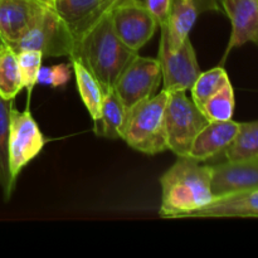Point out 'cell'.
<instances>
[{"label": "cell", "mask_w": 258, "mask_h": 258, "mask_svg": "<svg viewBox=\"0 0 258 258\" xmlns=\"http://www.w3.org/2000/svg\"><path fill=\"white\" fill-rule=\"evenodd\" d=\"M188 218H258V189L219 197Z\"/></svg>", "instance_id": "obj_15"}, {"label": "cell", "mask_w": 258, "mask_h": 258, "mask_svg": "<svg viewBox=\"0 0 258 258\" xmlns=\"http://www.w3.org/2000/svg\"><path fill=\"white\" fill-rule=\"evenodd\" d=\"M222 10L232 24L223 60L234 48L252 42L258 44V0H221Z\"/></svg>", "instance_id": "obj_11"}, {"label": "cell", "mask_w": 258, "mask_h": 258, "mask_svg": "<svg viewBox=\"0 0 258 258\" xmlns=\"http://www.w3.org/2000/svg\"><path fill=\"white\" fill-rule=\"evenodd\" d=\"M163 76L158 58L143 57L138 53L122 71L113 90L125 107L130 110L141 101L155 96Z\"/></svg>", "instance_id": "obj_7"}, {"label": "cell", "mask_w": 258, "mask_h": 258, "mask_svg": "<svg viewBox=\"0 0 258 258\" xmlns=\"http://www.w3.org/2000/svg\"><path fill=\"white\" fill-rule=\"evenodd\" d=\"M24 88L18 54L8 44L0 45V96L14 100Z\"/></svg>", "instance_id": "obj_20"}, {"label": "cell", "mask_w": 258, "mask_h": 258, "mask_svg": "<svg viewBox=\"0 0 258 258\" xmlns=\"http://www.w3.org/2000/svg\"><path fill=\"white\" fill-rule=\"evenodd\" d=\"M234 106V90L229 81L204 103L201 111L208 121H227L233 117Z\"/></svg>", "instance_id": "obj_23"}, {"label": "cell", "mask_w": 258, "mask_h": 258, "mask_svg": "<svg viewBox=\"0 0 258 258\" xmlns=\"http://www.w3.org/2000/svg\"><path fill=\"white\" fill-rule=\"evenodd\" d=\"M168 98L169 92L163 88L155 96L128 110L122 140L131 149L146 155H156L168 150L165 134Z\"/></svg>", "instance_id": "obj_3"}, {"label": "cell", "mask_w": 258, "mask_h": 258, "mask_svg": "<svg viewBox=\"0 0 258 258\" xmlns=\"http://www.w3.org/2000/svg\"><path fill=\"white\" fill-rule=\"evenodd\" d=\"M47 138L43 135L39 125L33 117L29 105L24 111L17 110L13 106L10 112L8 151L10 175L15 183L23 169L42 153Z\"/></svg>", "instance_id": "obj_6"}, {"label": "cell", "mask_w": 258, "mask_h": 258, "mask_svg": "<svg viewBox=\"0 0 258 258\" xmlns=\"http://www.w3.org/2000/svg\"><path fill=\"white\" fill-rule=\"evenodd\" d=\"M199 13L206 12H223L221 0H196Z\"/></svg>", "instance_id": "obj_27"}, {"label": "cell", "mask_w": 258, "mask_h": 258, "mask_svg": "<svg viewBox=\"0 0 258 258\" xmlns=\"http://www.w3.org/2000/svg\"><path fill=\"white\" fill-rule=\"evenodd\" d=\"M239 126L241 122L233 120L209 121L193 140L188 158L199 163L216 158L233 141Z\"/></svg>", "instance_id": "obj_14"}, {"label": "cell", "mask_w": 258, "mask_h": 258, "mask_svg": "<svg viewBox=\"0 0 258 258\" xmlns=\"http://www.w3.org/2000/svg\"><path fill=\"white\" fill-rule=\"evenodd\" d=\"M228 161L258 158V120L241 122L236 138L223 151Z\"/></svg>", "instance_id": "obj_21"}, {"label": "cell", "mask_w": 258, "mask_h": 258, "mask_svg": "<svg viewBox=\"0 0 258 258\" xmlns=\"http://www.w3.org/2000/svg\"><path fill=\"white\" fill-rule=\"evenodd\" d=\"M136 54L117 37L108 12L76 39L70 59L80 60L106 92L115 88L122 71Z\"/></svg>", "instance_id": "obj_1"}, {"label": "cell", "mask_w": 258, "mask_h": 258, "mask_svg": "<svg viewBox=\"0 0 258 258\" xmlns=\"http://www.w3.org/2000/svg\"><path fill=\"white\" fill-rule=\"evenodd\" d=\"M0 42H2V39H0ZM2 43H3V42H2Z\"/></svg>", "instance_id": "obj_32"}, {"label": "cell", "mask_w": 258, "mask_h": 258, "mask_svg": "<svg viewBox=\"0 0 258 258\" xmlns=\"http://www.w3.org/2000/svg\"><path fill=\"white\" fill-rule=\"evenodd\" d=\"M72 63L73 73L76 77L77 91L80 92L82 102L85 103L88 113L93 121L98 120L101 115V106H102L105 90L101 83L96 80L95 76L77 59H70Z\"/></svg>", "instance_id": "obj_18"}, {"label": "cell", "mask_w": 258, "mask_h": 258, "mask_svg": "<svg viewBox=\"0 0 258 258\" xmlns=\"http://www.w3.org/2000/svg\"><path fill=\"white\" fill-rule=\"evenodd\" d=\"M72 72V63H59V64L52 66V88L64 87L68 83V81L71 80Z\"/></svg>", "instance_id": "obj_26"}, {"label": "cell", "mask_w": 258, "mask_h": 258, "mask_svg": "<svg viewBox=\"0 0 258 258\" xmlns=\"http://www.w3.org/2000/svg\"><path fill=\"white\" fill-rule=\"evenodd\" d=\"M208 122L193 100L186 96V91L169 92L165 108L168 150L173 151L178 158L188 156L193 140Z\"/></svg>", "instance_id": "obj_5"}, {"label": "cell", "mask_w": 258, "mask_h": 258, "mask_svg": "<svg viewBox=\"0 0 258 258\" xmlns=\"http://www.w3.org/2000/svg\"><path fill=\"white\" fill-rule=\"evenodd\" d=\"M158 59L160 62L164 90L168 92L190 90L201 75L190 38H188L179 48L173 49L169 45L165 35L160 32Z\"/></svg>", "instance_id": "obj_8"}, {"label": "cell", "mask_w": 258, "mask_h": 258, "mask_svg": "<svg viewBox=\"0 0 258 258\" xmlns=\"http://www.w3.org/2000/svg\"><path fill=\"white\" fill-rule=\"evenodd\" d=\"M44 2H48L50 5H52V0H44Z\"/></svg>", "instance_id": "obj_30"}, {"label": "cell", "mask_w": 258, "mask_h": 258, "mask_svg": "<svg viewBox=\"0 0 258 258\" xmlns=\"http://www.w3.org/2000/svg\"><path fill=\"white\" fill-rule=\"evenodd\" d=\"M75 37L52 5L45 8L25 29L17 42L9 47L15 53L38 50L44 57H71Z\"/></svg>", "instance_id": "obj_4"}, {"label": "cell", "mask_w": 258, "mask_h": 258, "mask_svg": "<svg viewBox=\"0 0 258 258\" xmlns=\"http://www.w3.org/2000/svg\"><path fill=\"white\" fill-rule=\"evenodd\" d=\"M123 2H126V0H113V4H115V7H116V5L120 4V3H123ZM115 7H113V8H115Z\"/></svg>", "instance_id": "obj_29"}, {"label": "cell", "mask_w": 258, "mask_h": 258, "mask_svg": "<svg viewBox=\"0 0 258 258\" xmlns=\"http://www.w3.org/2000/svg\"><path fill=\"white\" fill-rule=\"evenodd\" d=\"M2 44H3V43H2V42H0V45H2Z\"/></svg>", "instance_id": "obj_31"}, {"label": "cell", "mask_w": 258, "mask_h": 258, "mask_svg": "<svg viewBox=\"0 0 258 258\" xmlns=\"http://www.w3.org/2000/svg\"><path fill=\"white\" fill-rule=\"evenodd\" d=\"M14 100H5L0 96V188L5 201H9L15 189V181L12 179L9 170V143L10 112L14 106Z\"/></svg>", "instance_id": "obj_19"}, {"label": "cell", "mask_w": 258, "mask_h": 258, "mask_svg": "<svg viewBox=\"0 0 258 258\" xmlns=\"http://www.w3.org/2000/svg\"><path fill=\"white\" fill-rule=\"evenodd\" d=\"M113 7V0H52V8L70 28L75 40Z\"/></svg>", "instance_id": "obj_13"}, {"label": "cell", "mask_w": 258, "mask_h": 258, "mask_svg": "<svg viewBox=\"0 0 258 258\" xmlns=\"http://www.w3.org/2000/svg\"><path fill=\"white\" fill-rule=\"evenodd\" d=\"M113 29L121 42L138 52L154 37L159 24L155 18L138 0H126L111 10Z\"/></svg>", "instance_id": "obj_9"}, {"label": "cell", "mask_w": 258, "mask_h": 258, "mask_svg": "<svg viewBox=\"0 0 258 258\" xmlns=\"http://www.w3.org/2000/svg\"><path fill=\"white\" fill-rule=\"evenodd\" d=\"M20 73H22L23 85L28 91V105L34 86L37 85L38 72L42 67L43 54L38 50H22L17 53Z\"/></svg>", "instance_id": "obj_24"}, {"label": "cell", "mask_w": 258, "mask_h": 258, "mask_svg": "<svg viewBox=\"0 0 258 258\" xmlns=\"http://www.w3.org/2000/svg\"><path fill=\"white\" fill-rule=\"evenodd\" d=\"M138 2L153 14V17L158 22L159 27L165 24L169 13H170L173 0H138Z\"/></svg>", "instance_id": "obj_25"}, {"label": "cell", "mask_w": 258, "mask_h": 258, "mask_svg": "<svg viewBox=\"0 0 258 258\" xmlns=\"http://www.w3.org/2000/svg\"><path fill=\"white\" fill-rule=\"evenodd\" d=\"M212 193L214 198L258 189V158L212 165Z\"/></svg>", "instance_id": "obj_10"}, {"label": "cell", "mask_w": 258, "mask_h": 258, "mask_svg": "<svg viewBox=\"0 0 258 258\" xmlns=\"http://www.w3.org/2000/svg\"><path fill=\"white\" fill-rule=\"evenodd\" d=\"M229 81L231 80L228 77V73L222 66L212 68L207 72H201L190 88L191 100L201 110L204 103Z\"/></svg>", "instance_id": "obj_22"}, {"label": "cell", "mask_w": 258, "mask_h": 258, "mask_svg": "<svg viewBox=\"0 0 258 258\" xmlns=\"http://www.w3.org/2000/svg\"><path fill=\"white\" fill-rule=\"evenodd\" d=\"M212 165L184 156L159 179L161 186V218H188L191 213L214 201L212 193Z\"/></svg>", "instance_id": "obj_2"}, {"label": "cell", "mask_w": 258, "mask_h": 258, "mask_svg": "<svg viewBox=\"0 0 258 258\" xmlns=\"http://www.w3.org/2000/svg\"><path fill=\"white\" fill-rule=\"evenodd\" d=\"M53 82V76H52V67H48V66H42L38 72L37 77V83L39 86H49L52 87Z\"/></svg>", "instance_id": "obj_28"}, {"label": "cell", "mask_w": 258, "mask_h": 258, "mask_svg": "<svg viewBox=\"0 0 258 258\" xmlns=\"http://www.w3.org/2000/svg\"><path fill=\"white\" fill-rule=\"evenodd\" d=\"M199 14L196 0H173L168 20L159 27L173 49L188 39Z\"/></svg>", "instance_id": "obj_16"}, {"label": "cell", "mask_w": 258, "mask_h": 258, "mask_svg": "<svg viewBox=\"0 0 258 258\" xmlns=\"http://www.w3.org/2000/svg\"><path fill=\"white\" fill-rule=\"evenodd\" d=\"M128 110L125 107L122 101L115 92V90L106 91L103 95L101 115L98 120L93 121V131L100 138L122 139L125 133L126 121H127Z\"/></svg>", "instance_id": "obj_17"}, {"label": "cell", "mask_w": 258, "mask_h": 258, "mask_svg": "<svg viewBox=\"0 0 258 258\" xmlns=\"http://www.w3.org/2000/svg\"><path fill=\"white\" fill-rule=\"evenodd\" d=\"M49 3L44 0H0V39L10 45L35 20Z\"/></svg>", "instance_id": "obj_12"}]
</instances>
